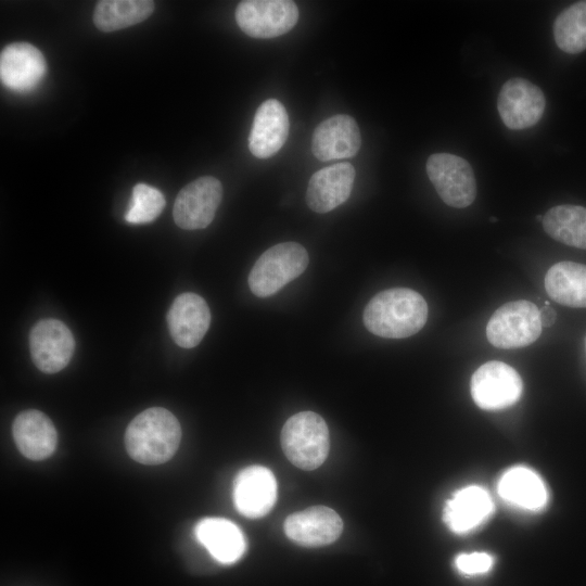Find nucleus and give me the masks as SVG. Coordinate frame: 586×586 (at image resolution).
Here are the masks:
<instances>
[{
  "mask_svg": "<svg viewBox=\"0 0 586 586\" xmlns=\"http://www.w3.org/2000/svg\"><path fill=\"white\" fill-rule=\"evenodd\" d=\"M428 319L423 296L408 288H392L375 294L366 305L362 320L374 335L404 339L418 333Z\"/></svg>",
  "mask_w": 586,
  "mask_h": 586,
  "instance_id": "nucleus-1",
  "label": "nucleus"
},
{
  "mask_svg": "<svg viewBox=\"0 0 586 586\" xmlns=\"http://www.w3.org/2000/svg\"><path fill=\"white\" fill-rule=\"evenodd\" d=\"M181 428L177 418L162 407L148 408L136 416L125 432L128 455L143 464H161L177 451Z\"/></svg>",
  "mask_w": 586,
  "mask_h": 586,
  "instance_id": "nucleus-2",
  "label": "nucleus"
},
{
  "mask_svg": "<svg viewBox=\"0 0 586 586\" xmlns=\"http://www.w3.org/2000/svg\"><path fill=\"white\" fill-rule=\"evenodd\" d=\"M281 447L297 468L317 469L324 462L330 447L326 421L313 411L293 415L282 428Z\"/></svg>",
  "mask_w": 586,
  "mask_h": 586,
  "instance_id": "nucleus-3",
  "label": "nucleus"
},
{
  "mask_svg": "<svg viewBox=\"0 0 586 586\" xmlns=\"http://www.w3.org/2000/svg\"><path fill=\"white\" fill-rule=\"evenodd\" d=\"M309 263L305 247L296 242H283L266 250L249 275V286L258 297L276 294L301 276Z\"/></svg>",
  "mask_w": 586,
  "mask_h": 586,
  "instance_id": "nucleus-4",
  "label": "nucleus"
},
{
  "mask_svg": "<svg viewBox=\"0 0 586 586\" xmlns=\"http://www.w3.org/2000/svg\"><path fill=\"white\" fill-rule=\"evenodd\" d=\"M542 329L537 306L520 300L504 304L492 315L486 326V337L495 347L513 349L535 342Z\"/></svg>",
  "mask_w": 586,
  "mask_h": 586,
  "instance_id": "nucleus-5",
  "label": "nucleus"
},
{
  "mask_svg": "<svg viewBox=\"0 0 586 586\" xmlns=\"http://www.w3.org/2000/svg\"><path fill=\"white\" fill-rule=\"evenodd\" d=\"M426 174L442 201L456 208L473 203L476 181L471 165L450 153H434L426 161Z\"/></svg>",
  "mask_w": 586,
  "mask_h": 586,
  "instance_id": "nucleus-6",
  "label": "nucleus"
},
{
  "mask_svg": "<svg viewBox=\"0 0 586 586\" xmlns=\"http://www.w3.org/2000/svg\"><path fill=\"white\" fill-rule=\"evenodd\" d=\"M522 388V379L517 370L496 360L479 367L470 382L471 396L484 410H500L514 405Z\"/></svg>",
  "mask_w": 586,
  "mask_h": 586,
  "instance_id": "nucleus-7",
  "label": "nucleus"
},
{
  "mask_svg": "<svg viewBox=\"0 0 586 586\" xmlns=\"http://www.w3.org/2000/svg\"><path fill=\"white\" fill-rule=\"evenodd\" d=\"M298 9L289 0H245L235 10L239 27L253 38H273L291 30Z\"/></svg>",
  "mask_w": 586,
  "mask_h": 586,
  "instance_id": "nucleus-8",
  "label": "nucleus"
},
{
  "mask_svg": "<svg viewBox=\"0 0 586 586\" xmlns=\"http://www.w3.org/2000/svg\"><path fill=\"white\" fill-rule=\"evenodd\" d=\"M222 199V187L218 179L200 177L178 193L173 216L176 225L186 230L206 228L214 219Z\"/></svg>",
  "mask_w": 586,
  "mask_h": 586,
  "instance_id": "nucleus-9",
  "label": "nucleus"
},
{
  "mask_svg": "<svg viewBox=\"0 0 586 586\" xmlns=\"http://www.w3.org/2000/svg\"><path fill=\"white\" fill-rule=\"evenodd\" d=\"M546 99L542 89L524 78L507 80L498 94L497 110L502 123L520 130L534 126L542 118Z\"/></svg>",
  "mask_w": 586,
  "mask_h": 586,
  "instance_id": "nucleus-10",
  "label": "nucleus"
},
{
  "mask_svg": "<svg viewBox=\"0 0 586 586\" xmlns=\"http://www.w3.org/2000/svg\"><path fill=\"white\" fill-rule=\"evenodd\" d=\"M30 355L36 367L44 373L65 368L75 349L71 330L56 319L38 321L29 333Z\"/></svg>",
  "mask_w": 586,
  "mask_h": 586,
  "instance_id": "nucleus-11",
  "label": "nucleus"
},
{
  "mask_svg": "<svg viewBox=\"0 0 586 586\" xmlns=\"http://www.w3.org/2000/svg\"><path fill=\"white\" fill-rule=\"evenodd\" d=\"M47 72V63L39 49L28 42H13L0 54V79L16 92L34 90Z\"/></svg>",
  "mask_w": 586,
  "mask_h": 586,
  "instance_id": "nucleus-12",
  "label": "nucleus"
},
{
  "mask_svg": "<svg viewBox=\"0 0 586 586\" xmlns=\"http://www.w3.org/2000/svg\"><path fill=\"white\" fill-rule=\"evenodd\" d=\"M277 499V482L266 467L251 466L241 470L233 482V501L238 511L246 518L266 515Z\"/></svg>",
  "mask_w": 586,
  "mask_h": 586,
  "instance_id": "nucleus-13",
  "label": "nucleus"
},
{
  "mask_svg": "<svg viewBox=\"0 0 586 586\" xmlns=\"http://www.w3.org/2000/svg\"><path fill=\"white\" fill-rule=\"evenodd\" d=\"M343 531L341 517L326 506H314L289 515L285 535L306 547H319L336 540Z\"/></svg>",
  "mask_w": 586,
  "mask_h": 586,
  "instance_id": "nucleus-14",
  "label": "nucleus"
},
{
  "mask_svg": "<svg viewBox=\"0 0 586 586\" xmlns=\"http://www.w3.org/2000/svg\"><path fill=\"white\" fill-rule=\"evenodd\" d=\"M169 333L183 348L196 346L208 330L211 311L200 295L186 292L178 295L167 313Z\"/></svg>",
  "mask_w": 586,
  "mask_h": 586,
  "instance_id": "nucleus-15",
  "label": "nucleus"
},
{
  "mask_svg": "<svg viewBox=\"0 0 586 586\" xmlns=\"http://www.w3.org/2000/svg\"><path fill=\"white\" fill-rule=\"evenodd\" d=\"M360 145L357 123L344 114L321 122L311 138V152L322 162L352 157L357 154Z\"/></svg>",
  "mask_w": 586,
  "mask_h": 586,
  "instance_id": "nucleus-16",
  "label": "nucleus"
},
{
  "mask_svg": "<svg viewBox=\"0 0 586 586\" xmlns=\"http://www.w3.org/2000/svg\"><path fill=\"white\" fill-rule=\"evenodd\" d=\"M355 169L349 163H337L316 171L309 179L306 202L316 213H328L351 195Z\"/></svg>",
  "mask_w": 586,
  "mask_h": 586,
  "instance_id": "nucleus-17",
  "label": "nucleus"
},
{
  "mask_svg": "<svg viewBox=\"0 0 586 586\" xmlns=\"http://www.w3.org/2000/svg\"><path fill=\"white\" fill-rule=\"evenodd\" d=\"M289 133V117L281 102L264 101L257 109L249 136V149L258 158L276 154Z\"/></svg>",
  "mask_w": 586,
  "mask_h": 586,
  "instance_id": "nucleus-18",
  "label": "nucleus"
},
{
  "mask_svg": "<svg viewBox=\"0 0 586 586\" xmlns=\"http://www.w3.org/2000/svg\"><path fill=\"white\" fill-rule=\"evenodd\" d=\"M12 434L20 453L30 460H43L50 457L58 444V433L53 422L36 409H28L16 416Z\"/></svg>",
  "mask_w": 586,
  "mask_h": 586,
  "instance_id": "nucleus-19",
  "label": "nucleus"
},
{
  "mask_svg": "<svg viewBox=\"0 0 586 586\" xmlns=\"http://www.w3.org/2000/svg\"><path fill=\"white\" fill-rule=\"evenodd\" d=\"M494 509L489 494L480 486L464 487L447 500L443 519L450 531L469 533L482 525Z\"/></svg>",
  "mask_w": 586,
  "mask_h": 586,
  "instance_id": "nucleus-20",
  "label": "nucleus"
},
{
  "mask_svg": "<svg viewBox=\"0 0 586 586\" xmlns=\"http://www.w3.org/2000/svg\"><path fill=\"white\" fill-rule=\"evenodd\" d=\"M196 539L221 563L238 561L245 551L246 543L241 530L221 518H205L195 525Z\"/></svg>",
  "mask_w": 586,
  "mask_h": 586,
  "instance_id": "nucleus-21",
  "label": "nucleus"
},
{
  "mask_svg": "<svg viewBox=\"0 0 586 586\" xmlns=\"http://www.w3.org/2000/svg\"><path fill=\"white\" fill-rule=\"evenodd\" d=\"M497 489L502 499L526 510H538L548 499L543 480L525 467H514L506 471L498 482Z\"/></svg>",
  "mask_w": 586,
  "mask_h": 586,
  "instance_id": "nucleus-22",
  "label": "nucleus"
},
{
  "mask_svg": "<svg viewBox=\"0 0 586 586\" xmlns=\"http://www.w3.org/2000/svg\"><path fill=\"white\" fill-rule=\"evenodd\" d=\"M545 289L561 305L586 308V265L574 262L555 264L545 276Z\"/></svg>",
  "mask_w": 586,
  "mask_h": 586,
  "instance_id": "nucleus-23",
  "label": "nucleus"
},
{
  "mask_svg": "<svg viewBox=\"0 0 586 586\" xmlns=\"http://www.w3.org/2000/svg\"><path fill=\"white\" fill-rule=\"evenodd\" d=\"M548 235L563 244L586 250V208L578 205H557L543 216Z\"/></svg>",
  "mask_w": 586,
  "mask_h": 586,
  "instance_id": "nucleus-24",
  "label": "nucleus"
},
{
  "mask_svg": "<svg viewBox=\"0 0 586 586\" xmlns=\"http://www.w3.org/2000/svg\"><path fill=\"white\" fill-rule=\"evenodd\" d=\"M154 10L149 0H102L93 11V23L102 31H114L146 20Z\"/></svg>",
  "mask_w": 586,
  "mask_h": 586,
  "instance_id": "nucleus-25",
  "label": "nucleus"
},
{
  "mask_svg": "<svg viewBox=\"0 0 586 586\" xmlns=\"http://www.w3.org/2000/svg\"><path fill=\"white\" fill-rule=\"evenodd\" d=\"M553 37L564 52L575 54L586 49V1L563 10L553 22Z\"/></svg>",
  "mask_w": 586,
  "mask_h": 586,
  "instance_id": "nucleus-26",
  "label": "nucleus"
},
{
  "mask_svg": "<svg viewBox=\"0 0 586 586\" xmlns=\"http://www.w3.org/2000/svg\"><path fill=\"white\" fill-rule=\"evenodd\" d=\"M165 203L160 190L145 183H138L132 189L125 219L132 225L151 222L160 216Z\"/></svg>",
  "mask_w": 586,
  "mask_h": 586,
  "instance_id": "nucleus-27",
  "label": "nucleus"
},
{
  "mask_svg": "<svg viewBox=\"0 0 586 586\" xmlns=\"http://www.w3.org/2000/svg\"><path fill=\"white\" fill-rule=\"evenodd\" d=\"M493 562L492 556L486 552L461 553L455 560L457 569L468 575L486 573L493 566Z\"/></svg>",
  "mask_w": 586,
  "mask_h": 586,
  "instance_id": "nucleus-28",
  "label": "nucleus"
},
{
  "mask_svg": "<svg viewBox=\"0 0 586 586\" xmlns=\"http://www.w3.org/2000/svg\"><path fill=\"white\" fill-rule=\"evenodd\" d=\"M547 306L539 309V317L542 327H551L556 320V311L553 308H551L548 303H546Z\"/></svg>",
  "mask_w": 586,
  "mask_h": 586,
  "instance_id": "nucleus-29",
  "label": "nucleus"
}]
</instances>
